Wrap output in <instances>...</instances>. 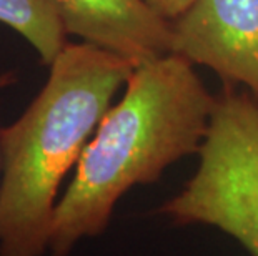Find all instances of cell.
Here are the masks:
<instances>
[{"label":"cell","mask_w":258,"mask_h":256,"mask_svg":"<svg viewBox=\"0 0 258 256\" xmlns=\"http://www.w3.org/2000/svg\"><path fill=\"white\" fill-rule=\"evenodd\" d=\"M215 103L183 57L168 53L137 65L58 198L48 253L69 256L80 241L100 236L128 190L157 182L170 165L199 153Z\"/></svg>","instance_id":"1"},{"label":"cell","mask_w":258,"mask_h":256,"mask_svg":"<svg viewBox=\"0 0 258 256\" xmlns=\"http://www.w3.org/2000/svg\"><path fill=\"white\" fill-rule=\"evenodd\" d=\"M134 70L92 43H67L40 94L2 127L0 256L48 253L60 185Z\"/></svg>","instance_id":"2"},{"label":"cell","mask_w":258,"mask_h":256,"mask_svg":"<svg viewBox=\"0 0 258 256\" xmlns=\"http://www.w3.org/2000/svg\"><path fill=\"white\" fill-rule=\"evenodd\" d=\"M157 211L178 226L215 228L258 256V100L218 97L195 175Z\"/></svg>","instance_id":"3"},{"label":"cell","mask_w":258,"mask_h":256,"mask_svg":"<svg viewBox=\"0 0 258 256\" xmlns=\"http://www.w3.org/2000/svg\"><path fill=\"white\" fill-rule=\"evenodd\" d=\"M172 30V53L258 97V0H194Z\"/></svg>","instance_id":"4"},{"label":"cell","mask_w":258,"mask_h":256,"mask_svg":"<svg viewBox=\"0 0 258 256\" xmlns=\"http://www.w3.org/2000/svg\"><path fill=\"white\" fill-rule=\"evenodd\" d=\"M67 34L137 65L172 53V22L145 0H48Z\"/></svg>","instance_id":"5"},{"label":"cell","mask_w":258,"mask_h":256,"mask_svg":"<svg viewBox=\"0 0 258 256\" xmlns=\"http://www.w3.org/2000/svg\"><path fill=\"white\" fill-rule=\"evenodd\" d=\"M0 24L24 37L48 67L67 45V32L48 0H0ZM15 80L12 72L0 70V89Z\"/></svg>","instance_id":"6"},{"label":"cell","mask_w":258,"mask_h":256,"mask_svg":"<svg viewBox=\"0 0 258 256\" xmlns=\"http://www.w3.org/2000/svg\"><path fill=\"white\" fill-rule=\"evenodd\" d=\"M145 2L150 5L155 12L160 14L162 17H165L172 22L177 19L178 15H182L194 0H145Z\"/></svg>","instance_id":"7"},{"label":"cell","mask_w":258,"mask_h":256,"mask_svg":"<svg viewBox=\"0 0 258 256\" xmlns=\"http://www.w3.org/2000/svg\"><path fill=\"white\" fill-rule=\"evenodd\" d=\"M0 132H2V125H0ZM0 178H2V151H0Z\"/></svg>","instance_id":"8"}]
</instances>
